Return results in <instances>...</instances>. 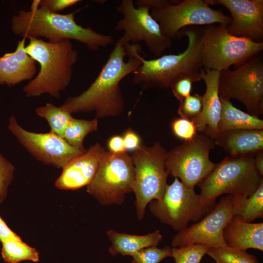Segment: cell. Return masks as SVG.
<instances>
[{
	"mask_svg": "<svg viewBox=\"0 0 263 263\" xmlns=\"http://www.w3.org/2000/svg\"><path fill=\"white\" fill-rule=\"evenodd\" d=\"M75 12L66 14L51 12L39 8L38 1L34 0L30 10H21L12 17V30L14 34L22 38L43 37L51 43L75 40L92 51L106 47L113 42L112 36L77 24L75 19Z\"/></svg>",
	"mask_w": 263,
	"mask_h": 263,
	"instance_id": "2",
	"label": "cell"
},
{
	"mask_svg": "<svg viewBox=\"0 0 263 263\" xmlns=\"http://www.w3.org/2000/svg\"><path fill=\"white\" fill-rule=\"evenodd\" d=\"M222 110L218 128L220 132L236 130H263V120L235 107L220 98Z\"/></svg>",
	"mask_w": 263,
	"mask_h": 263,
	"instance_id": "23",
	"label": "cell"
},
{
	"mask_svg": "<svg viewBox=\"0 0 263 263\" xmlns=\"http://www.w3.org/2000/svg\"><path fill=\"white\" fill-rule=\"evenodd\" d=\"M220 98L236 99L246 108L247 113L257 117L263 113V57L261 53L229 69L220 72Z\"/></svg>",
	"mask_w": 263,
	"mask_h": 263,
	"instance_id": "9",
	"label": "cell"
},
{
	"mask_svg": "<svg viewBox=\"0 0 263 263\" xmlns=\"http://www.w3.org/2000/svg\"><path fill=\"white\" fill-rule=\"evenodd\" d=\"M117 40L98 75L87 89L67 98L61 107L70 113L94 112L96 118L116 116L125 106L120 86L121 80L141 64L139 44Z\"/></svg>",
	"mask_w": 263,
	"mask_h": 263,
	"instance_id": "1",
	"label": "cell"
},
{
	"mask_svg": "<svg viewBox=\"0 0 263 263\" xmlns=\"http://www.w3.org/2000/svg\"><path fill=\"white\" fill-rule=\"evenodd\" d=\"M25 51L39 65V71L23 88L28 97L47 94L59 98L69 85L78 53L70 40L51 43L38 38H28Z\"/></svg>",
	"mask_w": 263,
	"mask_h": 263,
	"instance_id": "3",
	"label": "cell"
},
{
	"mask_svg": "<svg viewBox=\"0 0 263 263\" xmlns=\"http://www.w3.org/2000/svg\"><path fill=\"white\" fill-rule=\"evenodd\" d=\"M143 1L150 7V14L159 24L163 35L170 39L186 27L214 24L227 26L231 21V17L222 10L211 8L203 0L175 3L166 0Z\"/></svg>",
	"mask_w": 263,
	"mask_h": 263,
	"instance_id": "6",
	"label": "cell"
},
{
	"mask_svg": "<svg viewBox=\"0 0 263 263\" xmlns=\"http://www.w3.org/2000/svg\"><path fill=\"white\" fill-rule=\"evenodd\" d=\"M134 177L132 159L127 151H107L87 192L103 205H120L125 195L133 192Z\"/></svg>",
	"mask_w": 263,
	"mask_h": 263,
	"instance_id": "12",
	"label": "cell"
},
{
	"mask_svg": "<svg viewBox=\"0 0 263 263\" xmlns=\"http://www.w3.org/2000/svg\"><path fill=\"white\" fill-rule=\"evenodd\" d=\"M123 138L126 150H136L140 146V137L131 128L125 132Z\"/></svg>",
	"mask_w": 263,
	"mask_h": 263,
	"instance_id": "36",
	"label": "cell"
},
{
	"mask_svg": "<svg viewBox=\"0 0 263 263\" xmlns=\"http://www.w3.org/2000/svg\"><path fill=\"white\" fill-rule=\"evenodd\" d=\"M209 5L219 4L226 8L231 15V21L226 26L234 36L263 42V0H205Z\"/></svg>",
	"mask_w": 263,
	"mask_h": 263,
	"instance_id": "16",
	"label": "cell"
},
{
	"mask_svg": "<svg viewBox=\"0 0 263 263\" xmlns=\"http://www.w3.org/2000/svg\"><path fill=\"white\" fill-rule=\"evenodd\" d=\"M254 163L256 169L259 174L263 175V151L258 153L254 157Z\"/></svg>",
	"mask_w": 263,
	"mask_h": 263,
	"instance_id": "39",
	"label": "cell"
},
{
	"mask_svg": "<svg viewBox=\"0 0 263 263\" xmlns=\"http://www.w3.org/2000/svg\"><path fill=\"white\" fill-rule=\"evenodd\" d=\"M98 129V119L88 120L73 117L67 127L63 138L71 146L80 149H85L83 146L85 137L89 133Z\"/></svg>",
	"mask_w": 263,
	"mask_h": 263,
	"instance_id": "27",
	"label": "cell"
},
{
	"mask_svg": "<svg viewBox=\"0 0 263 263\" xmlns=\"http://www.w3.org/2000/svg\"><path fill=\"white\" fill-rule=\"evenodd\" d=\"M207 254L216 263H259L256 257L246 251L235 250L227 246L210 247Z\"/></svg>",
	"mask_w": 263,
	"mask_h": 263,
	"instance_id": "28",
	"label": "cell"
},
{
	"mask_svg": "<svg viewBox=\"0 0 263 263\" xmlns=\"http://www.w3.org/2000/svg\"><path fill=\"white\" fill-rule=\"evenodd\" d=\"M227 26L209 24L201 28V59L203 68L219 72L243 62L261 53L263 42L230 34Z\"/></svg>",
	"mask_w": 263,
	"mask_h": 263,
	"instance_id": "7",
	"label": "cell"
},
{
	"mask_svg": "<svg viewBox=\"0 0 263 263\" xmlns=\"http://www.w3.org/2000/svg\"><path fill=\"white\" fill-rule=\"evenodd\" d=\"M202 107V95L190 94L179 102L178 113L181 117L191 120L199 114Z\"/></svg>",
	"mask_w": 263,
	"mask_h": 263,
	"instance_id": "32",
	"label": "cell"
},
{
	"mask_svg": "<svg viewBox=\"0 0 263 263\" xmlns=\"http://www.w3.org/2000/svg\"><path fill=\"white\" fill-rule=\"evenodd\" d=\"M215 145L213 140L201 133L175 147L167 154L166 168L169 175L194 188L215 166L209 157L210 150Z\"/></svg>",
	"mask_w": 263,
	"mask_h": 263,
	"instance_id": "13",
	"label": "cell"
},
{
	"mask_svg": "<svg viewBox=\"0 0 263 263\" xmlns=\"http://www.w3.org/2000/svg\"><path fill=\"white\" fill-rule=\"evenodd\" d=\"M35 112L38 115L46 119L50 132L63 138L65 131L73 117L71 113L61 106L50 103L37 108Z\"/></svg>",
	"mask_w": 263,
	"mask_h": 263,
	"instance_id": "26",
	"label": "cell"
},
{
	"mask_svg": "<svg viewBox=\"0 0 263 263\" xmlns=\"http://www.w3.org/2000/svg\"><path fill=\"white\" fill-rule=\"evenodd\" d=\"M79 0H40L38 7L46 11L57 13L58 12L79 2Z\"/></svg>",
	"mask_w": 263,
	"mask_h": 263,
	"instance_id": "35",
	"label": "cell"
},
{
	"mask_svg": "<svg viewBox=\"0 0 263 263\" xmlns=\"http://www.w3.org/2000/svg\"><path fill=\"white\" fill-rule=\"evenodd\" d=\"M223 237L226 245L232 249L263 251V223L246 222L233 216L225 227Z\"/></svg>",
	"mask_w": 263,
	"mask_h": 263,
	"instance_id": "20",
	"label": "cell"
},
{
	"mask_svg": "<svg viewBox=\"0 0 263 263\" xmlns=\"http://www.w3.org/2000/svg\"><path fill=\"white\" fill-rule=\"evenodd\" d=\"M122 18L116 24L115 30L123 32L121 38L126 43L144 42L156 57L172 45V41L163 35L160 25L151 16L150 7L143 0H122L116 6Z\"/></svg>",
	"mask_w": 263,
	"mask_h": 263,
	"instance_id": "11",
	"label": "cell"
},
{
	"mask_svg": "<svg viewBox=\"0 0 263 263\" xmlns=\"http://www.w3.org/2000/svg\"><path fill=\"white\" fill-rule=\"evenodd\" d=\"M168 152L159 143L140 146L131 156L134 167L133 192L138 220L144 218L147 206L162 197L169 175L166 168Z\"/></svg>",
	"mask_w": 263,
	"mask_h": 263,
	"instance_id": "8",
	"label": "cell"
},
{
	"mask_svg": "<svg viewBox=\"0 0 263 263\" xmlns=\"http://www.w3.org/2000/svg\"><path fill=\"white\" fill-rule=\"evenodd\" d=\"M171 127L174 135L184 142L192 139L197 134L194 123L189 119L175 118L171 122Z\"/></svg>",
	"mask_w": 263,
	"mask_h": 263,
	"instance_id": "33",
	"label": "cell"
},
{
	"mask_svg": "<svg viewBox=\"0 0 263 263\" xmlns=\"http://www.w3.org/2000/svg\"><path fill=\"white\" fill-rule=\"evenodd\" d=\"M20 238L13 232L0 216V242H4L10 239Z\"/></svg>",
	"mask_w": 263,
	"mask_h": 263,
	"instance_id": "38",
	"label": "cell"
},
{
	"mask_svg": "<svg viewBox=\"0 0 263 263\" xmlns=\"http://www.w3.org/2000/svg\"><path fill=\"white\" fill-rule=\"evenodd\" d=\"M201 28L186 27L177 34L178 38L186 36L188 45L178 54L165 55L155 59L142 57L141 64L133 73V81L145 88L166 89L178 76L186 73H199L203 68L201 59Z\"/></svg>",
	"mask_w": 263,
	"mask_h": 263,
	"instance_id": "4",
	"label": "cell"
},
{
	"mask_svg": "<svg viewBox=\"0 0 263 263\" xmlns=\"http://www.w3.org/2000/svg\"><path fill=\"white\" fill-rule=\"evenodd\" d=\"M202 244H193L171 248L175 263H200L210 248Z\"/></svg>",
	"mask_w": 263,
	"mask_h": 263,
	"instance_id": "29",
	"label": "cell"
},
{
	"mask_svg": "<svg viewBox=\"0 0 263 263\" xmlns=\"http://www.w3.org/2000/svg\"><path fill=\"white\" fill-rule=\"evenodd\" d=\"M108 147L109 152L114 154L121 153L127 151L123 137L120 135H114L108 140Z\"/></svg>",
	"mask_w": 263,
	"mask_h": 263,
	"instance_id": "37",
	"label": "cell"
},
{
	"mask_svg": "<svg viewBox=\"0 0 263 263\" xmlns=\"http://www.w3.org/2000/svg\"><path fill=\"white\" fill-rule=\"evenodd\" d=\"M233 196L221 198L213 208L199 222L178 231L171 241V246L178 247L193 244L212 247L226 246L224 229L234 216Z\"/></svg>",
	"mask_w": 263,
	"mask_h": 263,
	"instance_id": "15",
	"label": "cell"
},
{
	"mask_svg": "<svg viewBox=\"0 0 263 263\" xmlns=\"http://www.w3.org/2000/svg\"><path fill=\"white\" fill-rule=\"evenodd\" d=\"M255 155H230L216 164L198 184L204 203L213 207L224 194L242 198L252 195L263 181L255 166Z\"/></svg>",
	"mask_w": 263,
	"mask_h": 263,
	"instance_id": "5",
	"label": "cell"
},
{
	"mask_svg": "<svg viewBox=\"0 0 263 263\" xmlns=\"http://www.w3.org/2000/svg\"><path fill=\"white\" fill-rule=\"evenodd\" d=\"M107 151L98 143L70 161L62 168L55 186L62 190H76L93 181Z\"/></svg>",
	"mask_w": 263,
	"mask_h": 263,
	"instance_id": "17",
	"label": "cell"
},
{
	"mask_svg": "<svg viewBox=\"0 0 263 263\" xmlns=\"http://www.w3.org/2000/svg\"><path fill=\"white\" fill-rule=\"evenodd\" d=\"M107 235L111 243L109 252L113 256L118 254L132 256L145 248L157 246L163 238L158 230L146 235H137L111 229Z\"/></svg>",
	"mask_w": 263,
	"mask_h": 263,
	"instance_id": "22",
	"label": "cell"
},
{
	"mask_svg": "<svg viewBox=\"0 0 263 263\" xmlns=\"http://www.w3.org/2000/svg\"><path fill=\"white\" fill-rule=\"evenodd\" d=\"M233 212L243 221L251 223L263 217V181L254 192L246 198L233 196Z\"/></svg>",
	"mask_w": 263,
	"mask_h": 263,
	"instance_id": "24",
	"label": "cell"
},
{
	"mask_svg": "<svg viewBox=\"0 0 263 263\" xmlns=\"http://www.w3.org/2000/svg\"><path fill=\"white\" fill-rule=\"evenodd\" d=\"M8 128L35 158L57 168L62 169L70 161L87 150L71 146L64 138L51 132L38 133L27 131L19 125L14 115L9 118Z\"/></svg>",
	"mask_w": 263,
	"mask_h": 263,
	"instance_id": "14",
	"label": "cell"
},
{
	"mask_svg": "<svg viewBox=\"0 0 263 263\" xmlns=\"http://www.w3.org/2000/svg\"><path fill=\"white\" fill-rule=\"evenodd\" d=\"M26 39L22 38L14 52L0 57V85L13 86L35 76L36 61L25 51Z\"/></svg>",
	"mask_w": 263,
	"mask_h": 263,
	"instance_id": "19",
	"label": "cell"
},
{
	"mask_svg": "<svg viewBox=\"0 0 263 263\" xmlns=\"http://www.w3.org/2000/svg\"><path fill=\"white\" fill-rule=\"evenodd\" d=\"M199 73H186L177 77L170 85L174 97L179 102L191 94L193 83L201 80Z\"/></svg>",
	"mask_w": 263,
	"mask_h": 263,
	"instance_id": "30",
	"label": "cell"
},
{
	"mask_svg": "<svg viewBox=\"0 0 263 263\" xmlns=\"http://www.w3.org/2000/svg\"><path fill=\"white\" fill-rule=\"evenodd\" d=\"M1 254L5 262L19 263L24 261H39V253L23 242L21 238L10 239L1 243Z\"/></svg>",
	"mask_w": 263,
	"mask_h": 263,
	"instance_id": "25",
	"label": "cell"
},
{
	"mask_svg": "<svg viewBox=\"0 0 263 263\" xmlns=\"http://www.w3.org/2000/svg\"><path fill=\"white\" fill-rule=\"evenodd\" d=\"M15 167L0 153V204L6 197L8 188L14 178Z\"/></svg>",
	"mask_w": 263,
	"mask_h": 263,
	"instance_id": "34",
	"label": "cell"
},
{
	"mask_svg": "<svg viewBox=\"0 0 263 263\" xmlns=\"http://www.w3.org/2000/svg\"><path fill=\"white\" fill-rule=\"evenodd\" d=\"M171 256V248L166 246L163 248L157 246L145 248L131 257L133 263H160L164 259Z\"/></svg>",
	"mask_w": 263,
	"mask_h": 263,
	"instance_id": "31",
	"label": "cell"
},
{
	"mask_svg": "<svg viewBox=\"0 0 263 263\" xmlns=\"http://www.w3.org/2000/svg\"><path fill=\"white\" fill-rule=\"evenodd\" d=\"M149 204L155 217L177 231L188 227L190 221L200 220L214 207L204 203L194 188L186 186L177 178L167 184L161 199Z\"/></svg>",
	"mask_w": 263,
	"mask_h": 263,
	"instance_id": "10",
	"label": "cell"
},
{
	"mask_svg": "<svg viewBox=\"0 0 263 263\" xmlns=\"http://www.w3.org/2000/svg\"><path fill=\"white\" fill-rule=\"evenodd\" d=\"M220 73L214 70L201 69V77L205 83L206 91L202 95L201 113L191 119L197 132L213 140L220 133L218 128L222 110L218 89Z\"/></svg>",
	"mask_w": 263,
	"mask_h": 263,
	"instance_id": "18",
	"label": "cell"
},
{
	"mask_svg": "<svg viewBox=\"0 0 263 263\" xmlns=\"http://www.w3.org/2000/svg\"><path fill=\"white\" fill-rule=\"evenodd\" d=\"M230 156L256 155L263 150V130H236L220 132L214 139Z\"/></svg>",
	"mask_w": 263,
	"mask_h": 263,
	"instance_id": "21",
	"label": "cell"
}]
</instances>
